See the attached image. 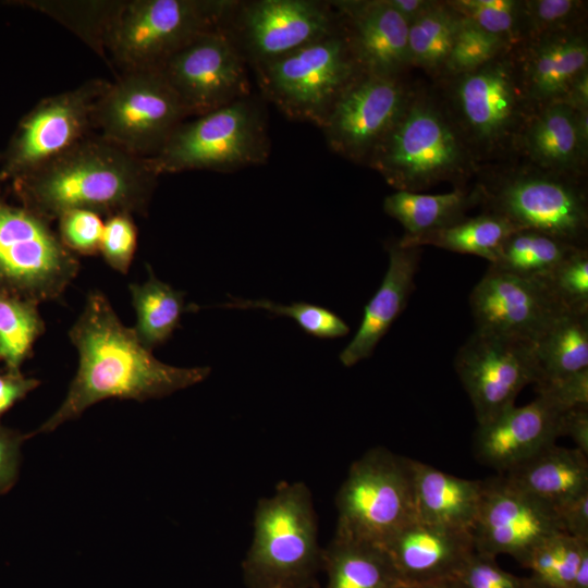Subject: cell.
<instances>
[{
  "instance_id": "6da1fadb",
  "label": "cell",
  "mask_w": 588,
  "mask_h": 588,
  "mask_svg": "<svg viewBox=\"0 0 588 588\" xmlns=\"http://www.w3.org/2000/svg\"><path fill=\"white\" fill-rule=\"evenodd\" d=\"M78 368L60 407L35 433H47L106 399H159L205 380L209 367H175L158 360L125 327L101 292H90L69 331Z\"/></svg>"
},
{
  "instance_id": "7a4b0ae2",
  "label": "cell",
  "mask_w": 588,
  "mask_h": 588,
  "mask_svg": "<svg viewBox=\"0 0 588 588\" xmlns=\"http://www.w3.org/2000/svg\"><path fill=\"white\" fill-rule=\"evenodd\" d=\"M158 176L148 159L91 133L11 185L20 205L52 222L75 209L145 215Z\"/></svg>"
},
{
  "instance_id": "3957f363",
  "label": "cell",
  "mask_w": 588,
  "mask_h": 588,
  "mask_svg": "<svg viewBox=\"0 0 588 588\" xmlns=\"http://www.w3.org/2000/svg\"><path fill=\"white\" fill-rule=\"evenodd\" d=\"M477 163L440 100L414 89L367 161L396 191L413 193L441 182L462 187Z\"/></svg>"
},
{
  "instance_id": "277c9868",
  "label": "cell",
  "mask_w": 588,
  "mask_h": 588,
  "mask_svg": "<svg viewBox=\"0 0 588 588\" xmlns=\"http://www.w3.org/2000/svg\"><path fill=\"white\" fill-rule=\"evenodd\" d=\"M514 45L475 70L440 76V102L477 162L516 151L535 111L520 83Z\"/></svg>"
},
{
  "instance_id": "5b68a950",
  "label": "cell",
  "mask_w": 588,
  "mask_h": 588,
  "mask_svg": "<svg viewBox=\"0 0 588 588\" xmlns=\"http://www.w3.org/2000/svg\"><path fill=\"white\" fill-rule=\"evenodd\" d=\"M320 565L311 493L304 482H281L257 504L245 581L249 588H310Z\"/></svg>"
},
{
  "instance_id": "8992f818",
  "label": "cell",
  "mask_w": 588,
  "mask_h": 588,
  "mask_svg": "<svg viewBox=\"0 0 588 588\" xmlns=\"http://www.w3.org/2000/svg\"><path fill=\"white\" fill-rule=\"evenodd\" d=\"M483 179L475 188L486 212L507 219L517 230L540 232L587 248L588 198L584 176L532 164Z\"/></svg>"
},
{
  "instance_id": "52a82bcc",
  "label": "cell",
  "mask_w": 588,
  "mask_h": 588,
  "mask_svg": "<svg viewBox=\"0 0 588 588\" xmlns=\"http://www.w3.org/2000/svg\"><path fill=\"white\" fill-rule=\"evenodd\" d=\"M238 2L124 0L106 42L122 72L159 70L199 35L225 26Z\"/></svg>"
},
{
  "instance_id": "ba28073f",
  "label": "cell",
  "mask_w": 588,
  "mask_h": 588,
  "mask_svg": "<svg viewBox=\"0 0 588 588\" xmlns=\"http://www.w3.org/2000/svg\"><path fill=\"white\" fill-rule=\"evenodd\" d=\"M255 71L262 94L281 112L319 127L341 95L364 74L342 22L331 35Z\"/></svg>"
},
{
  "instance_id": "9c48e42d",
  "label": "cell",
  "mask_w": 588,
  "mask_h": 588,
  "mask_svg": "<svg viewBox=\"0 0 588 588\" xmlns=\"http://www.w3.org/2000/svg\"><path fill=\"white\" fill-rule=\"evenodd\" d=\"M268 135L248 97L182 122L149 158L158 175L192 170L232 171L266 160Z\"/></svg>"
},
{
  "instance_id": "30bf717a",
  "label": "cell",
  "mask_w": 588,
  "mask_h": 588,
  "mask_svg": "<svg viewBox=\"0 0 588 588\" xmlns=\"http://www.w3.org/2000/svg\"><path fill=\"white\" fill-rule=\"evenodd\" d=\"M340 537L383 544L416 518L412 460L375 448L355 461L336 495Z\"/></svg>"
},
{
  "instance_id": "8fae6325",
  "label": "cell",
  "mask_w": 588,
  "mask_h": 588,
  "mask_svg": "<svg viewBox=\"0 0 588 588\" xmlns=\"http://www.w3.org/2000/svg\"><path fill=\"white\" fill-rule=\"evenodd\" d=\"M187 117L160 71L137 70L109 82L96 101L93 125L105 139L149 159Z\"/></svg>"
},
{
  "instance_id": "7c38bea8",
  "label": "cell",
  "mask_w": 588,
  "mask_h": 588,
  "mask_svg": "<svg viewBox=\"0 0 588 588\" xmlns=\"http://www.w3.org/2000/svg\"><path fill=\"white\" fill-rule=\"evenodd\" d=\"M79 261L51 222L7 201L0 188V292L37 304L58 299L74 280Z\"/></svg>"
},
{
  "instance_id": "4fadbf2b",
  "label": "cell",
  "mask_w": 588,
  "mask_h": 588,
  "mask_svg": "<svg viewBox=\"0 0 588 588\" xmlns=\"http://www.w3.org/2000/svg\"><path fill=\"white\" fill-rule=\"evenodd\" d=\"M108 84L93 78L38 101L20 120L0 154V182L40 168L90 135L96 101Z\"/></svg>"
},
{
  "instance_id": "5bb4252c",
  "label": "cell",
  "mask_w": 588,
  "mask_h": 588,
  "mask_svg": "<svg viewBox=\"0 0 588 588\" xmlns=\"http://www.w3.org/2000/svg\"><path fill=\"white\" fill-rule=\"evenodd\" d=\"M225 28L255 66L320 40L341 26L332 3L315 0L238 2Z\"/></svg>"
},
{
  "instance_id": "9a60e30c",
  "label": "cell",
  "mask_w": 588,
  "mask_h": 588,
  "mask_svg": "<svg viewBox=\"0 0 588 588\" xmlns=\"http://www.w3.org/2000/svg\"><path fill=\"white\" fill-rule=\"evenodd\" d=\"M158 71L188 117L208 113L249 96L246 61L225 26L199 35Z\"/></svg>"
},
{
  "instance_id": "2e32d148",
  "label": "cell",
  "mask_w": 588,
  "mask_h": 588,
  "mask_svg": "<svg viewBox=\"0 0 588 588\" xmlns=\"http://www.w3.org/2000/svg\"><path fill=\"white\" fill-rule=\"evenodd\" d=\"M454 368L478 424L515 405L518 393L538 380L531 343L478 330L457 351Z\"/></svg>"
},
{
  "instance_id": "e0dca14e",
  "label": "cell",
  "mask_w": 588,
  "mask_h": 588,
  "mask_svg": "<svg viewBox=\"0 0 588 588\" xmlns=\"http://www.w3.org/2000/svg\"><path fill=\"white\" fill-rule=\"evenodd\" d=\"M482 482L471 528L476 552L493 558L509 554L524 566L539 543L563 531L552 505L515 488L501 475Z\"/></svg>"
},
{
  "instance_id": "ac0fdd59",
  "label": "cell",
  "mask_w": 588,
  "mask_h": 588,
  "mask_svg": "<svg viewBox=\"0 0 588 588\" xmlns=\"http://www.w3.org/2000/svg\"><path fill=\"white\" fill-rule=\"evenodd\" d=\"M411 88L401 76L362 74L341 95L320 127L329 147L366 162L402 112Z\"/></svg>"
},
{
  "instance_id": "d6986e66",
  "label": "cell",
  "mask_w": 588,
  "mask_h": 588,
  "mask_svg": "<svg viewBox=\"0 0 588 588\" xmlns=\"http://www.w3.org/2000/svg\"><path fill=\"white\" fill-rule=\"evenodd\" d=\"M475 330L534 344L566 310L544 281L488 267L469 295Z\"/></svg>"
},
{
  "instance_id": "ffe728a7",
  "label": "cell",
  "mask_w": 588,
  "mask_h": 588,
  "mask_svg": "<svg viewBox=\"0 0 588 588\" xmlns=\"http://www.w3.org/2000/svg\"><path fill=\"white\" fill-rule=\"evenodd\" d=\"M520 83L534 110L564 102L576 79L588 71L583 27L542 34L514 45Z\"/></svg>"
},
{
  "instance_id": "44dd1931",
  "label": "cell",
  "mask_w": 588,
  "mask_h": 588,
  "mask_svg": "<svg viewBox=\"0 0 588 588\" xmlns=\"http://www.w3.org/2000/svg\"><path fill=\"white\" fill-rule=\"evenodd\" d=\"M562 411L538 395L524 406H511L478 424L474 453L478 462L505 474L561 437Z\"/></svg>"
},
{
  "instance_id": "7402d4cb",
  "label": "cell",
  "mask_w": 588,
  "mask_h": 588,
  "mask_svg": "<svg viewBox=\"0 0 588 588\" xmlns=\"http://www.w3.org/2000/svg\"><path fill=\"white\" fill-rule=\"evenodd\" d=\"M382 547L404 584L451 580L475 552L471 531L417 518L400 528Z\"/></svg>"
},
{
  "instance_id": "603a6c76",
  "label": "cell",
  "mask_w": 588,
  "mask_h": 588,
  "mask_svg": "<svg viewBox=\"0 0 588 588\" xmlns=\"http://www.w3.org/2000/svg\"><path fill=\"white\" fill-rule=\"evenodd\" d=\"M331 3L363 73L401 76L409 66L408 22L387 0Z\"/></svg>"
},
{
  "instance_id": "cb8c5ba5",
  "label": "cell",
  "mask_w": 588,
  "mask_h": 588,
  "mask_svg": "<svg viewBox=\"0 0 588 588\" xmlns=\"http://www.w3.org/2000/svg\"><path fill=\"white\" fill-rule=\"evenodd\" d=\"M389 266L383 280L364 308L359 328L340 353L345 367L370 357L392 323L407 305L415 289L419 268L420 247H404L397 241L389 242Z\"/></svg>"
},
{
  "instance_id": "d4e9b609",
  "label": "cell",
  "mask_w": 588,
  "mask_h": 588,
  "mask_svg": "<svg viewBox=\"0 0 588 588\" xmlns=\"http://www.w3.org/2000/svg\"><path fill=\"white\" fill-rule=\"evenodd\" d=\"M516 151L542 170L584 176L588 148L578 133L577 112L563 102L535 110L518 137Z\"/></svg>"
},
{
  "instance_id": "484cf974",
  "label": "cell",
  "mask_w": 588,
  "mask_h": 588,
  "mask_svg": "<svg viewBox=\"0 0 588 588\" xmlns=\"http://www.w3.org/2000/svg\"><path fill=\"white\" fill-rule=\"evenodd\" d=\"M416 518L471 531L482 494V481L444 473L412 460Z\"/></svg>"
},
{
  "instance_id": "4316f807",
  "label": "cell",
  "mask_w": 588,
  "mask_h": 588,
  "mask_svg": "<svg viewBox=\"0 0 588 588\" xmlns=\"http://www.w3.org/2000/svg\"><path fill=\"white\" fill-rule=\"evenodd\" d=\"M588 455L555 443L501 476L553 507L588 491Z\"/></svg>"
},
{
  "instance_id": "83f0119b",
  "label": "cell",
  "mask_w": 588,
  "mask_h": 588,
  "mask_svg": "<svg viewBox=\"0 0 588 588\" xmlns=\"http://www.w3.org/2000/svg\"><path fill=\"white\" fill-rule=\"evenodd\" d=\"M327 588H395L401 581L385 549L378 543L334 535L322 550Z\"/></svg>"
},
{
  "instance_id": "f1b7e54d",
  "label": "cell",
  "mask_w": 588,
  "mask_h": 588,
  "mask_svg": "<svg viewBox=\"0 0 588 588\" xmlns=\"http://www.w3.org/2000/svg\"><path fill=\"white\" fill-rule=\"evenodd\" d=\"M475 205H478L475 188L455 187L433 195L396 191L384 198L383 210L402 224L404 236H418L460 222Z\"/></svg>"
},
{
  "instance_id": "f546056e",
  "label": "cell",
  "mask_w": 588,
  "mask_h": 588,
  "mask_svg": "<svg viewBox=\"0 0 588 588\" xmlns=\"http://www.w3.org/2000/svg\"><path fill=\"white\" fill-rule=\"evenodd\" d=\"M532 347L538 367L535 385L587 369L588 314H562Z\"/></svg>"
},
{
  "instance_id": "4dcf8cb0",
  "label": "cell",
  "mask_w": 588,
  "mask_h": 588,
  "mask_svg": "<svg viewBox=\"0 0 588 588\" xmlns=\"http://www.w3.org/2000/svg\"><path fill=\"white\" fill-rule=\"evenodd\" d=\"M518 231L507 219L491 212L464 218L450 226L418 236H404V247L436 246L460 254L479 256L493 264L511 234Z\"/></svg>"
},
{
  "instance_id": "1f68e13d",
  "label": "cell",
  "mask_w": 588,
  "mask_h": 588,
  "mask_svg": "<svg viewBox=\"0 0 588 588\" xmlns=\"http://www.w3.org/2000/svg\"><path fill=\"white\" fill-rule=\"evenodd\" d=\"M147 269V281L132 283L130 293L136 314L133 330L140 343L152 351L172 336L180 327L182 315L193 306L185 305L184 292L159 280L149 266Z\"/></svg>"
},
{
  "instance_id": "d6a6232c",
  "label": "cell",
  "mask_w": 588,
  "mask_h": 588,
  "mask_svg": "<svg viewBox=\"0 0 588 588\" xmlns=\"http://www.w3.org/2000/svg\"><path fill=\"white\" fill-rule=\"evenodd\" d=\"M5 3L50 16L105 58L108 35L124 0H15Z\"/></svg>"
},
{
  "instance_id": "836d02e7",
  "label": "cell",
  "mask_w": 588,
  "mask_h": 588,
  "mask_svg": "<svg viewBox=\"0 0 588 588\" xmlns=\"http://www.w3.org/2000/svg\"><path fill=\"white\" fill-rule=\"evenodd\" d=\"M462 20L446 1H432L408 24L409 65L441 76Z\"/></svg>"
},
{
  "instance_id": "e575fe53",
  "label": "cell",
  "mask_w": 588,
  "mask_h": 588,
  "mask_svg": "<svg viewBox=\"0 0 588 588\" xmlns=\"http://www.w3.org/2000/svg\"><path fill=\"white\" fill-rule=\"evenodd\" d=\"M577 248L581 247L540 232L518 230L509 236L499 257L489 267L522 278L544 281Z\"/></svg>"
},
{
  "instance_id": "d590c367",
  "label": "cell",
  "mask_w": 588,
  "mask_h": 588,
  "mask_svg": "<svg viewBox=\"0 0 588 588\" xmlns=\"http://www.w3.org/2000/svg\"><path fill=\"white\" fill-rule=\"evenodd\" d=\"M37 303L0 292V362L20 372L46 327Z\"/></svg>"
},
{
  "instance_id": "8d00e7d4",
  "label": "cell",
  "mask_w": 588,
  "mask_h": 588,
  "mask_svg": "<svg viewBox=\"0 0 588 588\" xmlns=\"http://www.w3.org/2000/svg\"><path fill=\"white\" fill-rule=\"evenodd\" d=\"M588 541L576 539L564 531L555 532L539 543L524 567L535 588H573L576 569Z\"/></svg>"
},
{
  "instance_id": "74e56055",
  "label": "cell",
  "mask_w": 588,
  "mask_h": 588,
  "mask_svg": "<svg viewBox=\"0 0 588 588\" xmlns=\"http://www.w3.org/2000/svg\"><path fill=\"white\" fill-rule=\"evenodd\" d=\"M229 297V302L216 305L215 307L229 309H262L278 316H286L295 320L307 334L319 339L342 338L350 332L348 324L340 316L322 306L305 302L283 305L269 299Z\"/></svg>"
},
{
  "instance_id": "f35d334b",
  "label": "cell",
  "mask_w": 588,
  "mask_h": 588,
  "mask_svg": "<svg viewBox=\"0 0 588 588\" xmlns=\"http://www.w3.org/2000/svg\"><path fill=\"white\" fill-rule=\"evenodd\" d=\"M463 19L480 29L511 44L522 40V1L455 0L446 1Z\"/></svg>"
},
{
  "instance_id": "ab89813d",
  "label": "cell",
  "mask_w": 588,
  "mask_h": 588,
  "mask_svg": "<svg viewBox=\"0 0 588 588\" xmlns=\"http://www.w3.org/2000/svg\"><path fill=\"white\" fill-rule=\"evenodd\" d=\"M512 45L463 19L441 76L475 70Z\"/></svg>"
},
{
  "instance_id": "60d3db41",
  "label": "cell",
  "mask_w": 588,
  "mask_h": 588,
  "mask_svg": "<svg viewBox=\"0 0 588 588\" xmlns=\"http://www.w3.org/2000/svg\"><path fill=\"white\" fill-rule=\"evenodd\" d=\"M586 7L579 0L522 1V39L583 27Z\"/></svg>"
},
{
  "instance_id": "b9f144b4",
  "label": "cell",
  "mask_w": 588,
  "mask_h": 588,
  "mask_svg": "<svg viewBox=\"0 0 588 588\" xmlns=\"http://www.w3.org/2000/svg\"><path fill=\"white\" fill-rule=\"evenodd\" d=\"M544 282L566 311L588 314V249H575Z\"/></svg>"
},
{
  "instance_id": "7bdbcfd3",
  "label": "cell",
  "mask_w": 588,
  "mask_h": 588,
  "mask_svg": "<svg viewBox=\"0 0 588 588\" xmlns=\"http://www.w3.org/2000/svg\"><path fill=\"white\" fill-rule=\"evenodd\" d=\"M137 247V228L130 213L107 217L99 253L115 271L126 274Z\"/></svg>"
},
{
  "instance_id": "ee69618b",
  "label": "cell",
  "mask_w": 588,
  "mask_h": 588,
  "mask_svg": "<svg viewBox=\"0 0 588 588\" xmlns=\"http://www.w3.org/2000/svg\"><path fill=\"white\" fill-rule=\"evenodd\" d=\"M58 222V235L70 252L85 256L99 253L105 225L100 215L75 209L62 213Z\"/></svg>"
},
{
  "instance_id": "f6af8a7d",
  "label": "cell",
  "mask_w": 588,
  "mask_h": 588,
  "mask_svg": "<svg viewBox=\"0 0 588 588\" xmlns=\"http://www.w3.org/2000/svg\"><path fill=\"white\" fill-rule=\"evenodd\" d=\"M451 581L455 588H535L529 578L502 569L495 558L476 551Z\"/></svg>"
},
{
  "instance_id": "bcb514c9",
  "label": "cell",
  "mask_w": 588,
  "mask_h": 588,
  "mask_svg": "<svg viewBox=\"0 0 588 588\" xmlns=\"http://www.w3.org/2000/svg\"><path fill=\"white\" fill-rule=\"evenodd\" d=\"M538 395L559 409L588 405V368L548 383L536 385Z\"/></svg>"
},
{
  "instance_id": "7dc6e473",
  "label": "cell",
  "mask_w": 588,
  "mask_h": 588,
  "mask_svg": "<svg viewBox=\"0 0 588 588\" xmlns=\"http://www.w3.org/2000/svg\"><path fill=\"white\" fill-rule=\"evenodd\" d=\"M28 434L0 426V494L8 492L19 475L21 446Z\"/></svg>"
},
{
  "instance_id": "c3c4849f",
  "label": "cell",
  "mask_w": 588,
  "mask_h": 588,
  "mask_svg": "<svg viewBox=\"0 0 588 588\" xmlns=\"http://www.w3.org/2000/svg\"><path fill=\"white\" fill-rule=\"evenodd\" d=\"M562 530L583 541H588V491L554 507Z\"/></svg>"
},
{
  "instance_id": "681fc988",
  "label": "cell",
  "mask_w": 588,
  "mask_h": 588,
  "mask_svg": "<svg viewBox=\"0 0 588 588\" xmlns=\"http://www.w3.org/2000/svg\"><path fill=\"white\" fill-rule=\"evenodd\" d=\"M39 384L38 379L25 377L21 371L0 372V417Z\"/></svg>"
},
{
  "instance_id": "f907efd6",
  "label": "cell",
  "mask_w": 588,
  "mask_h": 588,
  "mask_svg": "<svg viewBox=\"0 0 588 588\" xmlns=\"http://www.w3.org/2000/svg\"><path fill=\"white\" fill-rule=\"evenodd\" d=\"M560 433L571 437L576 449L588 455V405L563 411L560 417Z\"/></svg>"
},
{
  "instance_id": "816d5d0a",
  "label": "cell",
  "mask_w": 588,
  "mask_h": 588,
  "mask_svg": "<svg viewBox=\"0 0 588 588\" xmlns=\"http://www.w3.org/2000/svg\"><path fill=\"white\" fill-rule=\"evenodd\" d=\"M563 103L575 111H588V71L576 79Z\"/></svg>"
},
{
  "instance_id": "f5cc1de1",
  "label": "cell",
  "mask_w": 588,
  "mask_h": 588,
  "mask_svg": "<svg viewBox=\"0 0 588 588\" xmlns=\"http://www.w3.org/2000/svg\"><path fill=\"white\" fill-rule=\"evenodd\" d=\"M409 24L416 16L425 11L432 1L426 0H387Z\"/></svg>"
},
{
  "instance_id": "db71d44e",
  "label": "cell",
  "mask_w": 588,
  "mask_h": 588,
  "mask_svg": "<svg viewBox=\"0 0 588 588\" xmlns=\"http://www.w3.org/2000/svg\"><path fill=\"white\" fill-rule=\"evenodd\" d=\"M573 588H588V546L581 552Z\"/></svg>"
},
{
  "instance_id": "11a10c76",
  "label": "cell",
  "mask_w": 588,
  "mask_h": 588,
  "mask_svg": "<svg viewBox=\"0 0 588 588\" xmlns=\"http://www.w3.org/2000/svg\"><path fill=\"white\" fill-rule=\"evenodd\" d=\"M395 588H455L451 580L427 583V584H404L400 583Z\"/></svg>"
},
{
  "instance_id": "9f6ffc18",
  "label": "cell",
  "mask_w": 588,
  "mask_h": 588,
  "mask_svg": "<svg viewBox=\"0 0 588 588\" xmlns=\"http://www.w3.org/2000/svg\"><path fill=\"white\" fill-rule=\"evenodd\" d=\"M0 184H1V182H0Z\"/></svg>"
}]
</instances>
